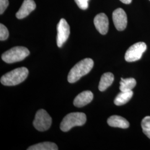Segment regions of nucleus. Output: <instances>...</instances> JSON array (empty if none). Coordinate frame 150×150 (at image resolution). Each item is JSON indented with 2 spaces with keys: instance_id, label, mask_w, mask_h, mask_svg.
Here are the masks:
<instances>
[{
  "instance_id": "4468645a",
  "label": "nucleus",
  "mask_w": 150,
  "mask_h": 150,
  "mask_svg": "<svg viewBox=\"0 0 150 150\" xmlns=\"http://www.w3.org/2000/svg\"><path fill=\"white\" fill-rule=\"evenodd\" d=\"M132 91L123 92L119 93L114 100V103L117 106H122L129 102L133 96Z\"/></svg>"
},
{
  "instance_id": "2eb2a0df",
  "label": "nucleus",
  "mask_w": 150,
  "mask_h": 150,
  "mask_svg": "<svg viewBox=\"0 0 150 150\" xmlns=\"http://www.w3.org/2000/svg\"><path fill=\"white\" fill-rule=\"evenodd\" d=\"M28 150H57V146L54 142H44L29 147Z\"/></svg>"
},
{
  "instance_id": "dca6fc26",
  "label": "nucleus",
  "mask_w": 150,
  "mask_h": 150,
  "mask_svg": "<svg viewBox=\"0 0 150 150\" xmlns=\"http://www.w3.org/2000/svg\"><path fill=\"white\" fill-rule=\"evenodd\" d=\"M120 90L121 91L127 92L132 91V90L136 85V81L134 78H129L124 79L121 78L120 82Z\"/></svg>"
},
{
  "instance_id": "f257e3e1",
  "label": "nucleus",
  "mask_w": 150,
  "mask_h": 150,
  "mask_svg": "<svg viewBox=\"0 0 150 150\" xmlns=\"http://www.w3.org/2000/svg\"><path fill=\"white\" fill-rule=\"evenodd\" d=\"M93 61L90 58H86L79 62L71 69L67 77L70 83H75L82 77L88 74L93 67Z\"/></svg>"
},
{
  "instance_id": "4be33fe9",
  "label": "nucleus",
  "mask_w": 150,
  "mask_h": 150,
  "mask_svg": "<svg viewBox=\"0 0 150 150\" xmlns=\"http://www.w3.org/2000/svg\"></svg>"
},
{
  "instance_id": "6ab92c4d",
  "label": "nucleus",
  "mask_w": 150,
  "mask_h": 150,
  "mask_svg": "<svg viewBox=\"0 0 150 150\" xmlns=\"http://www.w3.org/2000/svg\"><path fill=\"white\" fill-rule=\"evenodd\" d=\"M89 0H75L78 7L81 10H86L88 7V2Z\"/></svg>"
},
{
  "instance_id": "9d476101",
  "label": "nucleus",
  "mask_w": 150,
  "mask_h": 150,
  "mask_svg": "<svg viewBox=\"0 0 150 150\" xmlns=\"http://www.w3.org/2000/svg\"><path fill=\"white\" fill-rule=\"evenodd\" d=\"M36 7L35 2L33 0H24L19 10L16 13V17L18 19H23L34 11Z\"/></svg>"
},
{
  "instance_id": "20e7f679",
  "label": "nucleus",
  "mask_w": 150,
  "mask_h": 150,
  "mask_svg": "<svg viewBox=\"0 0 150 150\" xmlns=\"http://www.w3.org/2000/svg\"><path fill=\"white\" fill-rule=\"evenodd\" d=\"M30 54L26 47L16 46L6 51L2 54V59L7 64H13L25 59Z\"/></svg>"
},
{
  "instance_id": "6e6552de",
  "label": "nucleus",
  "mask_w": 150,
  "mask_h": 150,
  "mask_svg": "<svg viewBox=\"0 0 150 150\" xmlns=\"http://www.w3.org/2000/svg\"><path fill=\"white\" fill-rule=\"evenodd\" d=\"M112 19L115 26L118 31H121L126 28L127 25V17L122 8H118L113 11Z\"/></svg>"
},
{
  "instance_id": "a211bd4d",
  "label": "nucleus",
  "mask_w": 150,
  "mask_h": 150,
  "mask_svg": "<svg viewBox=\"0 0 150 150\" xmlns=\"http://www.w3.org/2000/svg\"><path fill=\"white\" fill-rule=\"evenodd\" d=\"M9 36L8 30L4 25L0 24V40L5 41L7 40Z\"/></svg>"
},
{
  "instance_id": "f3484780",
  "label": "nucleus",
  "mask_w": 150,
  "mask_h": 150,
  "mask_svg": "<svg viewBox=\"0 0 150 150\" xmlns=\"http://www.w3.org/2000/svg\"><path fill=\"white\" fill-rule=\"evenodd\" d=\"M143 132L150 139V116H146L141 122Z\"/></svg>"
},
{
  "instance_id": "7ed1b4c3",
  "label": "nucleus",
  "mask_w": 150,
  "mask_h": 150,
  "mask_svg": "<svg viewBox=\"0 0 150 150\" xmlns=\"http://www.w3.org/2000/svg\"><path fill=\"white\" fill-rule=\"evenodd\" d=\"M86 115L84 113H70L62 120L60 129L64 132H67L75 126H83L86 123Z\"/></svg>"
},
{
  "instance_id": "1a4fd4ad",
  "label": "nucleus",
  "mask_w": 150,
  "mask_h": 150,
  "mask_svg": "<svg viewBox=\"0 0 150 150\" xmlns=\"http://www.w3.org/2000/svg\"><path fill=\"white\" fill-rule=\"evenodd\" d=\"M94 25L97 30L102 35H106L108 31L109 22L108 17L104 13H98L95 16Z\"/></svg>"
},
{
  "instance_id": "9b49d317",
  "label": "nucleus",
  "mask_w": 150,
  "mask_h": 150,
  "mask_svg": "<svg viewBox=\"0 0 150 150\" xmlns=\"http://www.w3.org/2000/svg\"><path fill=\"white\" fill-rule=\"evenodd\" d=\"M93 98V95L91 91H83L75 97L74 105L77 107H83L90 103L92 101Z\"/></svg>"
},
{
  "instance_id": "39448f33",
  "label": "nucleus",
  "mask_w": 150,
  "mask_h": 150,
  "mask_svg": "<svg viewBox=\"0 0 150 150\" xmlns=\"http://www.w3.org/2000/svg\"><path fill=\"white\" fill-rule=\"evenodd\" d=\"M52 123V118L46 111L43 109L38 110L36 113L33 125L39 131H45L50 129Z\"/></svg>"
},
{
  "instance_id": "423d86ee",
  "label": "nucleus",
  "mask_w": 150,
  "mask_h": 150,
  "mask_svg": "<svg viewBox=\"0 0 150 150\" xmlns=\"http://www.w3.org/2000/svg\"><path fill=\"white\" fill-rule=\"evenodd\" d=\"M146 49L147 46L145 42H139L134 43L127 50L125 55V59L128 62L138 61L141 59Z\"/></svg>"
},
{
  "instance_id": "412c9836",
  "label": "nucleus",
  "mask_w": 150,
  "mask_h": 150,
  "mask_svg": "<svg viewBox=\"0 0 150 150\" xmlns=\"http://www.w3.org/2000/svg\"><path fill=\"white\" fill-rule=\"evenodd\" d=\"M120 1L125 4H129L132 2V0H120Z\"/></svg>"
},
{
  "instance_id": "f8f14e48",
  "label": "nucleus",
  "mask_w": 150,
  "mask_h": 150,
  "mask_svg": "<svg viewBox=\"0 0 150 150\" xmlns=\"http://www.w3.org/2000/svg\"><path fill=\"white\" fill-rule=\"evenodd\" d=\"M108 125L113 127H118L121 129H127L129 126V121L121 116L113 115L107 120Z\"/></svg>"
},
{
  "instance_id": "aec40b11",
  "label": "nucleus",
  "mask_w": 150,
  "mask_h": 150,
  "mask_svg": "<svg viewBox=\"0 0 150 150\" xmlns=\"http://www.w3.org/2000/svg\"><path fill=\"white\" fill-rule=\"evenodd\" d=\"M9 4L8 0H0V14L2 15Z\"/></svg>"
},
{
  "instance_id": "0eeeda50",
  "label": "nucleus",
  "mask_w": 150,
  "mask_h": 150,
  "mask_svg": "<svg viewBox=\"0 0 150 150\" xmlns=\"http://www.w3.org/2000/svg\"><path fill=\"white\" fill-rule=\"evenodd\" d=\"M57 45L59 47H61L69 37L70 33V26L64 18H61L57 26Z\"/></svg>"
},
{
  "instance_id": "ddd939ff",
  "label": "nucleus",
  "mask_w": 150,
  "mask_h": 150,
  "mask_svg": "<svg viewBox=\"0 0 150 150\" xmlns=\"http://www.w3.org/2000/svg\"><path fill=\"white\" fill-rule=\"evenodd\" d=\"M114 81V76L111 72H106L102 75L98 85L100 91H105L108 87L112 84Z\"/></svg>"
},
{
  "instance_id": "f03ea898",
  "label": "nucleus",
  "mask_w": 150,
  "mask_h": 150,
  "mask_svg": "<svg viewBox=\"0 0 150 150\" xmlns=\"http://www.w3.org/2000/svg\"><path fill=\"white\" fill-rule=\"evenodd\" d=\"M28 73L26 67L17 68L2 76L1 78V83L5 86L17 85L26 80Z\"/></svg>"
}]
</instances>
